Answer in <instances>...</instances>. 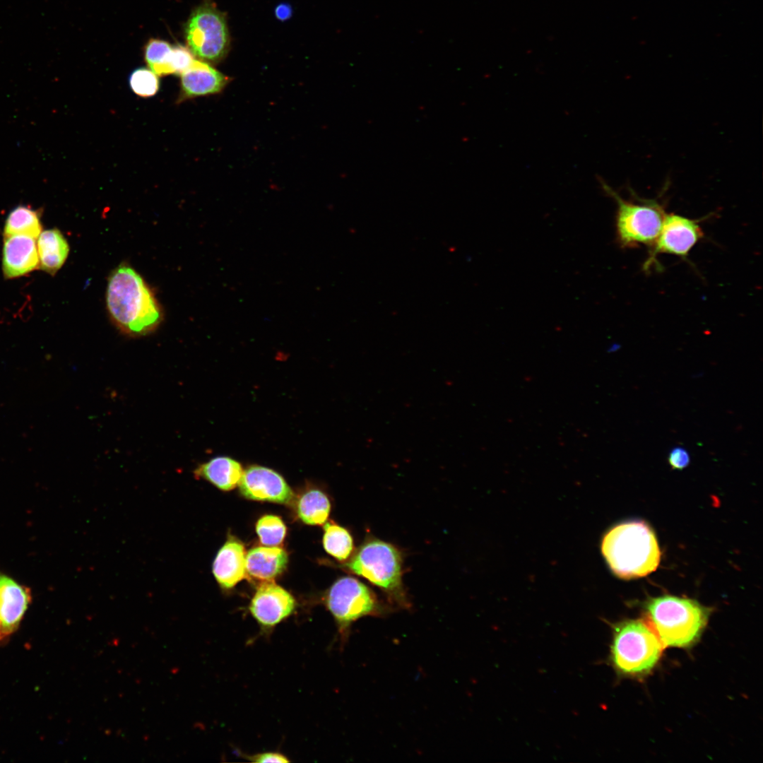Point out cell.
I'll list each match as a JSON object with an SVG mask.
<instances>
[{"instance_id": "cell-4", "label": "cell", "mask_w": 763, "mask_h": 763, "mask_svg": "<svg viewBox=\"0 0 763 763\" xmlns=\"http://www.w3.org/2000/svg\"><path fill=\"white\" fill-rule=\"evenodd\" d=\"M610 626L612 640L608 661L615 673L628 678L649 675L665 648L647 620L627 619Z\"/></svg>"}, {"instance_id": "cell-15", "label": "cell", "mask_w": 763, "mask_h": 763, "mask_svg": "<svg viewBox=\"0 0 763 763\" xmlns=\"http://www.w3.org/2000/svg\"><path fill=\"white\" fill-rule=\"evenodd\" d=\"M246 553L244 545L229 539L219 550L213 563V574L220 586L230 588L246 576Z\"/></svg>"}, {"instance_id": "cell-7", "label": "cell", "mask_w": 763, "mask_h": 763, "mask_svg": "<svg viewBox=\"0 0 763 763\" xmlns=\"http://www.w3.org/2000/svg\"><path fill=\"white\" fill-rule=\"evenodd\" d=\"M604 191L615 201L617 242L622 248L652 245L661 230L666 213L656 201H627L605 182Z\"/></svg>"}, {"instance_id": "cell-2", "label": "cell", "mask_w": 763, "mask_h": 763, "mask_svg": "<svg viewBox=\"0 0 763 763\" xmlns=\"http://www.w3.org/2000/svg\"><path fill=\"white\" fill-rule=\"evenodd\" d=\"M602 554L617 576L630 579L654 572L661 551L652 528L643 521H630L611 528L601 543Z\"/></svg>"}, {"instance_id": "cell-22", "label": "cell", "mask_w": 763, "mask_h": 763, "mask_svg": "<svg viewBox=\"0 0 763 763\" xmlns=\"http://www.w3.org/2000/svg\"><path fill=\"white\" fill-rule=\"evenodd\" d=\"M173 47L160 39H150L144 47V59L148 67L158 76L172 74L170 64Z\"/></svg>"}, {"instance_id": "cell-10", "label": "cell", "mask_w": 763, "mask_h": 763, "mask_svg": "<svg viewBox=\"0 0 763 763\" xmlns=\"http://www.w3.org/2000/svg\"><path fill=\"white\" fill-rule=\"evenodd\" d=\"M296 603L293 596L271 581L262 583L249 604V611L265 634L292 614Z\"/></svg>"}, {"instance_id": "cell-29", "label": "cell", "mask_w": 763, "mask_h": 763, "mask_svg": "<svg viewBox=\"0 0 763 763\" xmlns=\"http://www.w3.org/2000/svg\"><path fill=\"white\" fill-rule=\"evenodd\" d=\"M4 638H5V637H4V635H3L2 634H1V631H0V641H1V640H2L3 639H4Z\"/></svg>"}, {"instance_id": "cell-28", "label": "cell", "mask_w": 763, "mask_h": 763, "mask_svg": "<svg viewBox=\"0 0 763 763\" xmlns=\"http://www.w3.org/2000/svg\"><path fill=\"white\" fill-rule=\"evenodd\" d=\"M274 13L278 20L285 21L291 17L292 9L288 4L281 3L276 6Z\"/></svg>"}, {"instance_id": "cell-13", "label": "cell", "mask_w": 763, "mask_h": 763, "mask_svg": "<svg viewBox=\"0 0 763 763\" xmlns=\"http://www.w3.org/2000/svg\"><path fill=\"white\" fill-rule=\"evenodd\" d=\"M230 78L210 64L196 60L181 74V90L178 102L200 96L218 94Z\"/></svg>"}, {"instance_id": "cell-18", "label": "cell", "mask_w": 763, "mask_h": 763, "mask_svg": "<svg viewBox=\"0 0 763 763\" xmlns=\"http://www.w3.org/2000/svg\"><path fill=\"white\" fill-rule=\"evenodd\" d=\"M37 248L40 268L52 276L62 267L69 253V243L57 228L41 232Z\"/></svg>"}, {"instance_id": "cell-5", "label": "cell", "mask_w": 763, "mask_h": 763, "mask_svg": "<svg viewBox=\"0 0 763 763\" xmlns=\"http://www.w3.org/2000/svg\"><path fill=\"white\" fill-rule=\"evenodd\" d=\"M403 562L394 545L367 537L343 567L380 588L393 605L408 609L410 603L403 585Z\"/></svg>"}, {"instance_id": "cell-21", "label": "cell", "mask_w": 763, "mask_h": 763, "mask_svg": "<svg viewBox=\"0 0 763 763\" xmlns=\"http://www.w3.org/2000/svg\"><path fill=\"white\" fill-rule=\"evenodd\" d=\"M324 530L325 550L338 560H346L354 551V541L349 531L333 521L327 522Z\"/></svg>"}, {"instance_id": "cell-20", "label": "cell", "mask_w": 763, "mask_h": 763, "mask_svg": "<svg viewBox=\"0 0 763 763\" xmlns=\"http://www.w3.org/2000/svg\"><path fill=\"white\" fill-rule=\"evenodd\" d=\"M330 511L328 497L319 490L306 492L297 503L298 516L308 525H322L327 520Z\"/></svg>"}, {"instance_id": "cell-8", "label": "cell", "mask_w": 763, "mask_h": 763, "mask_svg": "<svg viewBox=\"0 0 763 763\" xmlns=\"http://www.w3.org/2000/svg\"><path fill=\"white\" fill-rule=\"evenodd\" d=\"M184 35L188 48L202 61L215 64L227 54L230 37L225 16L210 2L191 12Z\"/></svg>"}, {"instance_id": "cell-19", "label": "cell", "mask_w": 763, "mask_h": 763, "mask_svg": "<svg viewBox=\"0 0 763 763\" xmlns=\"http://www.w3.org/2000/svg\"><path fill=\"white\" fill-rule=\"evenodd\" d=\"M41 214L28 206L19 205L8 213L4 228V236L25 235L34 239L42 232Z\"/></svg>"}, {"instance_id": "cell-16", "label": "cell", "mask_w": 763, "mask_h": 763, "mask_svg": "<svg viewBox=\"0 0 763 763\" xmlns=\"http://www.w3.org/2000/svg\"><path fill=\"white\" fill-rule=\"evenodd\" d=\"M286 552L278 547H255L246 555V570L252 577L273 581L286 568Z\"/></svg>"}, {"instance_id": "cell-26", "label": "cell", "mask_w": 763, "mask_h": 763, "mask_svg": "<svg viewBox=\"0 0 763 763\" xmlns=\"http://www.w3.org/2000/svg\"><path fill=\"white\" fill-rule=\"evenodd\" d=\"M239 756L249 762L256 763H285L290 762L287 756L278 752L268 751L254 755L241 754Z\"/></svg>"}, {"instance_id": "cell-17", "label": "cell", "mask_w": 763, "mask_h": 763, "mask_svg": "<svg viewBox=\"0 0 763 763\" xmlns=\"http://www.w3.org/2000/svg\"><path fill=\"white\" fill-rule=\"evenodd\" d=\"M242 473L241 464L226 456L213 458L199 464L194 471L196 479L206 480L224 491L235 488L239 484Z\"/></svg>"}, {"instance_id": "cell-24", "label": "cell", "mask_w": 763, "mask_h": 763, "mask_svg": "<svg viewBox=\"0 0 763 763\" xmlns=\"http://www.w3.org/2000/svg\"><path fill=\"white\" fill-rule=\"evenodd\" d=\"M131 90L143 97L154 96L160 88L158 75L150 69L138 68L134 70L129 78Z\"/></svg>"}, {"instance_id": "cell-23", "label": "cell", "mask_w": 763, "mask_h": 763, "mask_svg": "<svg viewBox=\"0 0 763 763\" xmlns=\"http://www.w3.org/2000/svg\"><path fill=\"white\" fill-rule=\"evenodd\" d=\"M256 531L263 545L276 546L284 540L286 527L280 517L265 515L258 520Z\"/></svg>"}, {"instance_id": "cell-11", "label": "cell", "mask_w": 763, "mask_h": 763, "mask_svg": "<svg viewBox=\"0 0 763 763\" xmlns=\"http://www.w3.org/2000/svg\"><path fill=\"white\" fill-rule=\"evenodd\" d=\"M239 491L246 498L279 504H289L292 490L284 478L275 471L257 465L243 471L239 483Z\"/></svg>"}, {"instance_id": "cell-1", "label": "cell", "mask_w": 763, "mask_h": 763, "mask_svg": "<svg viewBox=\"0 0 763 763\" xmlns=\"http://www.w3.org/2000/svg\"><path fill=\"white\" fill-rule=\"evenodd\" d=\"M106 304L109 315L121 332L132 337L153 332L163 319L153 292L131 266L122 263L108 278Z\"/></svg>"}, {"instance_id": "cell-6", "label": "cell", "mask_w": 763, "mask_h": 763, "mask_svg": "<svg viewBox=\"0 0 763 763\" xmlns=\"http://www.w3.org/2000/svg\"><path fill=\"white\" fill-rule=\"evenodd\" d=\"M325 605L336 622L341 644L348 639L352 625L365 617H380L389 611L374 591L360 580L344 576L329 588Z\"/></svg>"}, {"instance_id": "cell-14", "label": "cell", "mask_w": 763, "mask_h": 763, "mask_svg": "<svg viewBox=\"0 0 763 763\" xmlns=\"http://www.w3.org/2000/svg\"><path fill=\"white\" fill-rule=\"evenodd\" d=\"M30 601L28 588L0 574V631L4 637L17 629Z\"/></svg>"}, {"instance_id": "cell-25", "label": "cell", "mask_w": 763, "mask_h": 763, "mask_svg": "<svg viewBox=\"0 0 763 763\" xmlns=\"http://www.w3.org/2000/svg\"><path fill=\"white\" fill-rule=\"evenodd\" d=\"M195 59L188 47L182 45L174 46L170 64L172 74L181 75L191 66Z\"/></svg>"}, {"instance_id": "cell-9", "label": "cell", "mask_w": 763, "mask_h": 763, "mask_svg": "<svg viewBox=\"0 0 763 763\" xmlns=\"http://www.w3.org/2000/svg\"><path fill=\"white\" fill-rule=\"evenodd\" d=\"M703 237L699 221L675 213H666L658 236L651 246L644 267L649 268L660 254L685 258Z\"/></svg>"}, {"instance_id": "cell-3", "label": "cell", "mask_w": 763, "mask_h": 763, "mask_svg": "<svg viewBox=\"0 0 763 763\" xmlns=\"http://www.w3.org/2000/svg\"><path fill=\"white\" fill-rule=\"evenodd\" d=\"M644 606V618L664 648L693 646L700 639L712 610L696 600L670 595L650 598Z\"/></svg>"}, {"instance_id": "cell-27", "label": "cell", "mask_w": 763, "mask_h": 763, "mask_svg": "<svg viewBox=\"0 0 763 763\" xmlns=\"http://www.w3.org/2000/svg\"><path fill=\"white\" fill-rule=\"evenodd\" d=\"M668 461L673 469H683L690 463V455L684 448L677 446L671 450Z\"/></svg>"}, {"instance_id": "cell-12", "label": "cell", "mask_w": 763, "mask_h": 763, "mask_svg": "<svg viewBox=\"0 0 763 763\" xmlns=\"http://www.w3.org/2000/svg\"><path fill=\"white\" fill-rule=\"evenodd\" d=\"M39 267L35 239L25 235L4 237L2 270L6 278L23 276Z\"/></svg>"}]
</instances>
